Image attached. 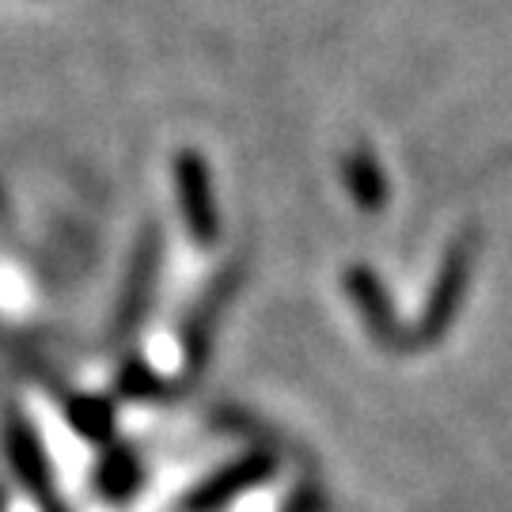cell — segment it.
<instances>
[{
	"label": "cell",
	"instance_id": "4",
	"mask_svg": "<svg viewBox=\"0 0 512 512\" xmlns=\"http://www.w3.org/2000/svg\"><path fill=\"white\" fill-rule=\"evenodd\" d=\"M270 471H274V459L266 456V452H255V456L239 459V463H232V467H224L220 475L209 478L205 486H198V490L190 494V501H186V512L220 509L224 501H232L236 494L251 490V486H255V482H262Z\"/></svg>",
	"mask_w": 512,
	"mask_h": 512
},
{
	"label": "cell",
	"instance_id": "3",
	"mask_svg": "<svg viewBox=\"0 0 512 512\" xmlns=\"http://www.w3.org/2000/svg\"><path fill=\"white\" fill-rule=\"evenodd\" d=\"M239 281H243V266H228L220 270L217 281L202 293V300L190 308L183 323V357L190 372H202L209 365V353H213V338H217V323L224 308L232 304V296L239 293Z\"/></svg>",
	"mask_w": 512,
	"mask_h": 512
},
{
	"label": "cell",
	"instance_id": "6",
	"mask_svg": "<svg viewBox=\"0 0 512 512\" xmlns=\"http://www.w3.org/2000/svg\"><path fill=\"white\" fill-rule=\"evenodd\" d=\"M346 289L353 296V304L365 311V319L372 323V330L387 338V330H391V315H387V300H384V289H380V281L368 274V270H349L346 274Z\"/></svg>",
	"mask_w": 512,
	"mask_h": 512
},
{
	"label": "cell",
	"instance_id": "2",
	"mask_svg": "<svg viewBox=\"0 0 512 512\" xmlns=\"http://www.w3.org/2000/svg\"><path fill=\"white\" fill-rule=\"evenodd\" d=\"M175 194H179V209H183V220L190 228L194 243L202 247H213L220 239V213H217V190H213V175H209V164L202 160V152L194 148H183L175 152Z\"/></svg>",
	"mask_w": 512,
	"mask_h": 512
},
{
	"label": "cell",
	"instance_id": "1",
	"mask_svg": "<svg viewBox=\"0 0 512 512\" xmlns=\"http://www.w3.org/2000/svg\"><path fill=\"white\" fill-rule=\"evenodd\" d=\"M160 255H164L160 224H145V232L129 255V270L122 281L118 311H114V338H133L145 323L152 296H156V281H160Z\"/></svg>",
	"mask_w": 512,
	"mask_h": 512
},
{
	"label": "cell",
	"instance_id": "7",
	"mask_svg": "<svg viewBox=\"0 0 512 512\" xmlns=\"http://www.w3.org/2000/svg\"><path fill=\"white\" fill-rule=\"evenodd\" d=\"M346 183L361 209H380V202H384V183H380V171H376L368 152H353L346 160Z\"/></svg>",
	"mask_w": 512,
	"mask_h": 512
},
{
	"label": "cell",
	"instance_id": "9",
	"mask_svg": "<svg viewBox=\"0 0 512 512\" xmlns=\"http://www.w3.org/2000/svg\"><path fill=\"white\" fill-rule=\"evenodd\" d=\"M103 482H107V490H114V494L129 490V486L137 482V467H133V459H129L126 452H114V456L103 463Z\"/></svg>",
	"mask_w": 512,
	"mask_h": 512
},
{
	"label": "cell",
	"instance_id": "10",
	"mask_svg": "<svg viewBox=\"0 0 512 512\" xmlns=\"http://www.w3.org/2000/svg\"><path fill=\"white\" fill-rule=\"evenodd\" d=\"M156 384H160L156 372H148V365H141V361H129V365L122 368V376H118L122 395H152Z\"/></svg>",
	"mask_w": 512,
	"mask_h": 512
},
{
	"label": "cell",
	"instance_id": "5",
	"mask_svg": "<svg viewBox=\"0 0 512 512\" xmlns=\"http://www.w3.org/2000/svg\"><path fill=\"white\" fill-rule=\"evenodd\" d=\"M4 437H8V456H12V467L19 471V478H23L35 494H42V497L50 494V475H46V459H42V448H38V440H35V429L19 418V414H12ZM46 501H50V497H46Z\"/></svg>",
	"mask_w": 512,
	"mask_h": 512
},
{
	"label": "cell",
	"instance_id": "8",
	"mask_svg": "<svg viewBox=\"0 0 512 512\" xmlns=\"http://www.w3.org/2000/svg\"><path fill=\"white\" fill-rule=\"evenodd\" d=\"M69 418L84 437H103L110 429V406L103 399H76L69 406Z\"/></svg>",
	"mask_w": 512,
	"mask_h": 512
}]
</instances>
